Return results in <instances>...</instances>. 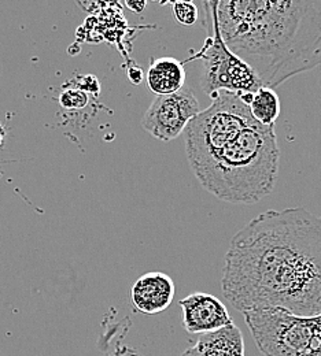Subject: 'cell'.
Wrapping results in <instances>:
<instances>
[{"label":"cell","mask_w":321,"mask_h":356,"mask_svg":"<svg viewBox=\"0 0 321 356\" xmlns=\"http://www.w3.org/2000/svg\"><path fill=\"white\" fill-rule=\"evenodd\" d=\"M221 289L240 312L321 314V217L304 207L257 216L230 240Z\"/></svg>","instance_id":"obj_1"},{"label":"cell","mask_w":321,"mask_h":356,"mask_svg":"<svg viewBox=\"0 0 321 356\" xmlns=\"http://www.w3.org/2000/svg\"><path fill=\"white\" fill-rule=\"evenodd\" d=\"M185 129V152L199 184L217 199L254 204L279 176L275 127L260 124L240 93L221 90Z\"/></svg>","instance_id":"obj_2"},{"label":"cell","mask_w":321,"mask_h":356,"mask_svg":"<svg viewBox=\"0 0 321 356\" xmlns=\"http://www.w3.org/2000/svg\"><path fill=\"white\" fill-rule=\"evenodd\" d=\"M217 17L226 44L264 87L277 88L321 66V10L315 0H221Z\"/></svg>","instance_id":"obj_3"},{"label":"cell","mask_w":321,"mask_h":356,"mask_svg":"<svg viewBox=\"0 0 321 356\" xmlns=\"http://www.w3.org/2000/svg\"><path fill=\"white\" fill-rule=\"evenodd\" d=\"M243 316L261 354L321 356V314L305 316L283 309H260Z\"/></svg>","instance_id":"obj_4"},{"label":"cell","mask_w":321,"mask_h":356,"mask_svg":"<svg viewBox=\"0 0 321 356\" xmlns=\"http://www.w3.org/2000/svg\"><path fill=\"white\" fill-rule=\"evenodd\" d=\"M195 59L202 62L201 88L212 99L221 90L244 93L264 87L256 70L226 44L219 24L214 25L213 36H208L202 49L195 54Z\"/></svg>","instance_id":"obj_5"},{"label":"cell","mask_w":321,"mask_h":356,"mask_svg":"<svg viewBox=\"0 0 321 356\" xmlns=\"http://www.w3.org/2000/svg\"><path fill=\"white\" fill-rule=\"evenodd\" d=\"M199 113L196 96L185 86L176 93L157 96L147 108L141 127L157 140L171 141L184 134Z\"/></svg>","instance_id":"obj_6"},{"label":"cell","mask_w":321,"mask_h":356,"mask_svg":"<svg viewBox=\"0 0 321 356\" xmlns=\"http://www.w3.org/2000/svg\"><path fill=\"white\" fill-rule=\"evenodd\" d=\"M183 326L188 333L206 334L233 323L227 306L216 296L196 292L180 300Z\"/></svg>","instance_id":"obj_7"},{"label":"cell","mask_w":321,"mask_h":356,"mask_svg":"<svg viewBox=\"0 0 321 356\" xmlns=\"http://www.w3.org/2000/svg\"><path fill=\"white\" fill-rule=\"evenodd\" d=\"M175 299L173 280L161 271L141 275L131 289V303L135 312L157 315L165 312Z\"/></svg>","instance_id":"obj_8"},{"label":"cell","mask_w":321,"mask_h":356,"mask_svg":"<svg viewBox=\"0 0 321 356\" xmlns=\"http://www.w3.org/2000/svg\"><path fill=\"white\" fill-rule=\"evenodd\" d=\"M182 356H244V340L240 329L232 323L217 332L201 334L199 340Z\"/></svg>","instance_id":"obj_9"},{"label":"cell","mask_w":321,"mask_h":356,"mask_svg":"<svg viewBox=\"0 0 321 356\" xmlns=\"http://www.w3.org/2000/svg\"><path fill=\"white\" fill-rule=\"evenodd\" d=\"M148 88L157 96L176 93L185 87L184 65L175 58H158L150 63L147 72Z\"/></svg>","instance_id":"obj_10"},{"label":"cell","mask_w":321,"mask_h":356,"mask_svg":"<svg viewBox=\"0 0 321 356\" xmlns=\"http://www.w3.org/2000/svg\"><path fill=\"white\" fill-rule=\"evenodd\" d=\"M253 117L265 127H275L280 115V99L275 89L261 87L253 93V99L249 104Z\"/></svg>","instance_id":"obj_11"},{"label":"cell","mask_w":321,"mask_h":356,"mask_svg":"<svg viewBox=\"0 0 321 356\" xmlns=\"http://www.w3.org/2000/svg\"><path fill=\"white\" fill-rule=\"evenodd\" d=\"M59 104L66 110H80L88 104V95L79 88L65 89L59 95Z\"/></svg>","instance_id":"obj_12"},{"label":"cell","mask_w":321,"mask_h":356,"mask_svg":"<svg viewBox=\"0 0 321 356\" xmlns=\"http://www.w3.org/2000/svg\"><path fill=\"white\" fill-rule=\"evenodd\" d=\"M198 7L194 3H173V17L184 26H191L198 21Z\"/></svg>","instance_id":"obj_13"},{"label":"cell","mask_w":321,"mask_h":356,"mask_svg":"<svg viewBox=\"0 0 321 356\" xmlns=\"http://www.w3.org/2000/svg\"><path fill=\"white\" fill-rule=\"evenodd\" d=\"M221 0H202L203 6V28L208 36H213L214 25L219 22V6Z\"/></svg>","instance_id":"obj_14"},{"label":"cell","mask_w":321,"mask_h":356,"mask_svg":"<svg viewBox=\"0 0 321 356\" xmlns=\"http://www.w3.org/2000/svg\"><path fill=\"white\" fill-rule=\"evenodd\" d=\"M75 88L81 89L84 92H88V93H99V81L95 76L92 74H86V76H80L77 77V83H76V87Z\"/></svg>","instance_id":"obj_15"},{"label":"cell","mask_w":321,"mask_h":356,"mask_svg":"<svg viewBox=\"0 0 321 356\" xmlns=\"http://www.w3.org/2000/svg\"><path fill=\"white\" fill-rule=\"evenodd\" d=\"M128 79L134 86H139L143 81V70L136 65H132L128 69Z\"/></svg>","instance_id":"obj_16"},{"label":"cell","mask_w":321,"mask_h":356,"mask_svg":"<svg viewBox=\"0 0 321 356\" xmlns=\"http://www.w3.org/2000/svg\"><path fill=\"white\" fill-rule=\"evenodd\" d=\"M106 356H144L141 355V354H139L136 350H132V348H130V347H125V346H118L116 350H114V353H111V354H109V355Z\"/></svg>","instance_id":"obj_17"},{"label":"cell","mask_w":321,"mask_h":356,"mask_svg":"<svg viewBox=\"0 0 321 356\" xmlns=\"http://www.w3.org/2000/svg\"><path fill=\"white\" fill-rule=\"evenodd\" d=\"M125 4H127V7H128L131 11L140 14L141 11L146 10L147 0H125Z\"/></svg>","instance_id":"obj_18"},{"label":"cell","mask_w":321,"mask_h":356,"mask_svg":"<svg viewBox=\"0 0 321 356\" xmlns=\"http://www.w3.org/2000/svg\"><path fill=\"white\" fill-rule=\"evenodd\" d=\"M4 138H6V128L3 127V124H0V148L3 147Z\"/></svg>","instance_id":"obj_19"},{"label":"cell","mask_w":321,"mask_h":356,"mask_svg":"<svg viewBox=\"0 0 321 356\" xmlns=\"http://www.w3.org/2000/svg\"><path fill=\"white\" fill-rule=\"evenodd\" d=\"M155 3H158L159 6H168V4H173L175 0H154Z\"/></svg>","instance_id":"obj_20"},{"label":"cell","mask_w":321,"mask_h":356,"mask_svg":"<svg viewBox=\"0 0 321 356\" xmlns=\"http://www.w3.org/2000/svg\"><path fill=\"white\" fill-rule=\"evenodd\" d=\"M175 3H194V0H175Z\"/></svg>","instance_id":"obj_21"}]
</instances>
